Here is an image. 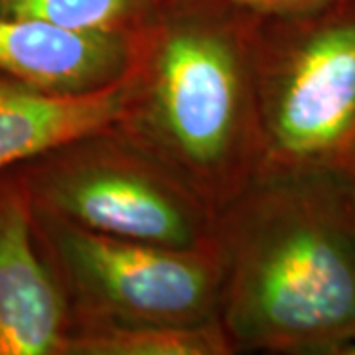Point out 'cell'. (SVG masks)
<instances>
[{
  "instance_id": "obj_10",
  "label": "cell",
  "mask_w": 355,
  "mask_h": 355,
  "mask_svg": "<svg viewBox=\"0 0 355 355\" xmlns=\"http://www.w3.org/2000/svg\"><path fill=\"white\" fill-rule=\"evenodd\" d=\"M164 0H0V16L34 18L69 30L132 38Z\"/></svg>"
},
{
  "instance_id": "obj_7",
  "label": "cell",
  "mask_w": 355,
  "mask_h": 355,
  "mask_svg": "<svg viewBox=\"0 0 355 355\" xmlns=\"http://www.w3.org/2000/svg\"><path fill=\"white\" fill-rule=\"evenodd\" d=\"M130 38L89 34L34 18L0 16V73L55 95H91L121 83Z\"/></svg>"
},
{
  "instance_id": "obj_5",
  "label": "cell",
  "mask_w": 355,
  "mask_h": 355,
  "mask_svg": "<svg viewBox=\"0 0 355 355\" xmlns=\"http://www.w3.org/2000/svg\"><path fill=\"white\" fill-rule=\"evenodd\" d=\"M34 237L64 292L69 334L101 326L219 322L214 243L174 249L81 227L32 207Z\"/></svg>"
},
{
  "instance_id": "obj_8",
  "label": "cell",
  "mask_w": 355,
  "mask_h": 355,
  "mask_svg": "<svg viewBox=\"0 0 355 355\" xmlns=\"http://www.w3.org/2000/svg\"><path fill=\"white\" fill-rule=\"evenodd\" d=\"M119 85L55 95L0 73V174L85 132L113 125Z\"/></svg>"
},
{
  "instance_id": "obj_1",
  "label": "cell",
  "mask_w": 355,
  "mask_h": 355,
  "mask_svg": "<svg viewBox=\"0 0 355 355\" xmlns=\"http://www.w3.org/2000/svg\"><path fill=\"white\" fill-rule=\"evenodd\" d=\"M219 322L235 352L355 343V178L257 176L216 214Z\"/></svg>"
},
{
  "instance_id": "obj_2",
  "label": "cell",
  "mask_w": 355,
  "mask_h": 355,
  "mask_svg": "<svg viewBox=\"0 0 355 355\" xmlns=\"http://www.w3.org/2000/svg\"><path fill=\"white\" fill-rule=\"evenodd\" d=\"M261 12L227 0H164L130 38L111 127L219 211L257 176L254 40Z\"/></svg>"
},
{
  "instance_id": "obj_4",
  "label": "cell",
  "mask_w": 355,
  "mask_h": 355,
  "mask_svg": "<svg viewBox=\"0 0 355 355\" xmlns=\"http://www.w3.org/2000/svg\"><path fill=\"white\" fill-rule=\"evenodd\" d=\"M30 205L132 241L200 249L216 211L166 164L111 125L14 166Z\"/></svg>"
},
{
  "instance_id": "obj_9",
  "label": "cell",
  "mask_w": 355,
  "mask_h": 355,
  "mask_svg": "<svg viewBox=\"0 0 355 355\" xmlns=\"http://www.w3.org/2000/svg\"><path fill=\"white\" fill-rule=\"evenodd\" d=\"M235 347L221 322L174 326H101L67 336L64 355H231Z\"/></svg>"
},
{
  "instance_id": "obj_11",
  "label": "cell",
  "mask_w": 355,
  "mask_h": 355,
  "mask_svg": "<svg viewBox=\"0 0 355 355\" xmlns=\"http://www.w3.org/2000/svg\"><path fill=\"white\" fill-rule=\"evenodd\" d=\"M227 2L251 8V10H257V12L275 14L300 10V8L316 6V4H322V2H330V0H227Z\"/></svg>"
},
{
  "instance_id": "obj_6",
  "label": "cell",
  "mask_w": 355,
  "mask_h": 355,
  "mask_svg": "<svg viewBox=\"0 0 355 355\" xmlns=\"http://www.w3.org/2000/svg\"><path fill=\"white\" fill-rule=\"evenodd\" d=\"M69 310L14 170L0 174V355H64Z\"/></svg>"
},
{
  "instance_id": "obj_3",
  "label": "cell",
  "mask_w": 355,
  "mask_h": 355,
  "mask_svg": "<svg viewBox=\"0 0 355 355\" xmlns=\"http://www.w3.org/2000/svg\"><path fill=\"white\" fill-rule=\"evenodd\" d=\"M254 67L257 176L355 178V0L261 12Z\"/></svg>"
}]
</instances>
